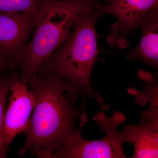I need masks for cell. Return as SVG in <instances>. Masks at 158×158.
Segmentation results:
<instances>
[{"label": "cell", "mask_w": 158, "mask_h": 158, "mask_svg": "<svg viewBox=\"0 0 158 158\" xmlns=\"http://www.w3.org/2000/svg\"><path fill=\"white\" fill-rule=\"evenodd\" d=\"M26 84L36 104L19 154L30 152L39 158H52L54 152L81 133V127H76L83 113L76 104L79 94L62 78L42 71Z\"/></svg>", "instance_id": "6da1fadb"}, {"label": "cell", "mask_w": 158, "mask_h": 158, "mask_svg": "<svg viewBox=\"0 0 158 158\" xmlns=\"http://www.w3.org/2000/svg\"><path fill=\"white\" fill-rule=\"evenodd\" d=\"M103 5L80 15L73 25L69 37L38 69L60 77L74 88L81 98V118L83 121L88 119L85 104L88 98L94 99L102 110L109 108L102 95L94 90L91 82V73L98 54L95 25L106 14Z\"/></svg>", "instance_id": "7a4b0ae2"}, {"label": "cell", "mask_w": 158, "mask_h": 158, "mask_svg": "<svg viewBox=\"0 0 158 158\" xmlns=\"http://www.w3.org/2000/svg\"><path fill=\"white\" fill-rule=\"evenodd\" d=\"M32 39L23 51L18 75L24 83L70 36L73 23L82 14L101 5L98 0H40Z\"/></svg>", "instance_id": "3957f363"}, {"label": "cell", "mask_w": 158, "mask_h": 158, "mask_svg": "<svg viewBox=\"0 0 158 158\" xmlns=\"http://www.w3.org/2000/svg\"><path fill=\"white\" fill-rule=\"evenodd\" d=\"M92 119L105 132L103 138L89 140L82 137L81 133L53 152L52 158H127L123 145L127 142L123 128L117 129L118 125L124 122L123 113L116 111L110 118L104 112L94 114Z\"/></svg>", "instance_id": "277c9868"}, {"label": "cell", "mask_w": 158, "mask_h": 158, "mask_svg": "<svg viewBox=\"0 0 158 158\" xmlns=\"http://www.w3.org/2000/svg\"><path fill=\"white\" fill-rule=\"evenodd\" d=\"M39 14V11L0 12V56L16 70Z\"/></svg>", "instance_id": "5b68a950"}, {"label": "cell", "mask_w": 158, "mask_h": 158, "mask_svg": "<svg viewBox=\"0 0 158 158\" xmlns=\"http://www.w3.org/2000/svg\"><path fill=\"white\" fill-rule=\"evenodd\" d=\"M158 6V0H107L105 13L117 19L110 29L107 41L111 47L124 48L129 45L127 37L138 29L141 20Z\"/></svg>", "instance_id": "8992f818"}, {"label": "cell", "mask_w": 158, "mask_h": 158, "mask_svg": "<svg viewBox=\"0 0 158 158\" xmlns=\"http://www.w3.org/2000/svg\"><path fill=\"white\" fill-rule=\"evenodd\" d=\"M8 97L1 137L2 148L7 153L15 138L25 131L36 104L34 94L27 84L20 80L18 74L11 81Z\"/></svg>", "instance_id": "52a82bcc"}, {"label": "cell", "mask_w": 158, "mask_h": 158, "mask_svg": "<svg viewBox=\"0 0 158 158\" xmlns=\"http://www.w3.org/2000/svg\"><path fill=\"white\" fill-rule=\"evenodd\" d=\"M138 29L141 37L137 45L128 51L127 60H139L158 70V6L150 11L140 22Z\"/></svg>", "instance_id": "ba28073f"}, {"label": "cell", "mask_w": 158, "mask_h": 158, "mask_svg": "<svg viewBox=\"0 0 158 158\" xmlns=\"http://www.w3.org/2000/svg\"><path fill=\"white\" fill-rule=\"evenodd\" d=\"M124 128L127 143L134 147L131 158L158 157V126L141 119L139 124L129 123Z\"/></svg>", "instance_id": "9c48e42d"}, {"label": "cell", "mask_w": 158, "mask_h": 158, "mask_svg": "<svg viewBox=\"0 0 158 158\" xmlns=\"http://www.w3.org/2000/svg\"><path fill=\"white\" fill-rule=\"evenodd\" d=\"M138 76L144 82L142 90H138L131 87L128 89V92L134 96L135 101L140 106H144L149 102V107L141 112V116L157 119L158 118V73H152L141 69L138 71Z\"/></svg>", "instance_id": "30bf717a"}, {"label": "cell", "mask_w": 158, "mask_h": 158, "mask_svg": "<svg viewBox=\"0 0 158 158\" xmlns=\"http://www.w3.org/2000/svg\"><path fill=\"white\" fill-rule=\"evenodd\" d=\"M17 74V70L11 67L0 71V158L7 157V153L5 152L2 148L1 137L6 101L9 96L10 85L12 79Z\"/></svg>", "instance_id": "8fae6325"}, {"label": "cell", "mask_w": 158, "mask_h": 158, "mask_svg": "<svg viewBox=\"0 0 158 158\" xmlns=\"http://www.w3.org/2000/svg\"><path fill=\"white\" fill-rule=\"evenodd\" d=\"M40 0H0V12H37Z\"/></svg>", "instance_id": "7c38bea8"}, {"label": "cell", "mask_w": 158, "mask_h": 158, "mask_svg": "<svg viewBox=\"0 0 158 158\" xmlns=\"http://www.w3.org/2000/svg\"><path fill=\"white\" fill-rule=\"evenodd\" d=\"M11 67L9 63L0 56V71Z\"/></svg>", "instance_id": "4fadbf2b"}, {"label": "cell", "mask_w": 158, "mask_h": 158, "mask_svg": "<svg viewBox=\"0 0 158 158\" xmlns=\"http://www.w3.org/2000/svg\"><path fill=\"white\" fill-rule=\"evenodd\" d=\"M104 2H106V1L107 0H104Z\"/></svg>", "instance_id": "5bb4252c"}]
</instances>
